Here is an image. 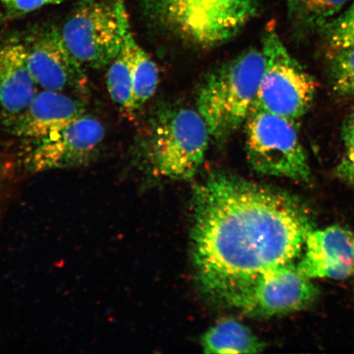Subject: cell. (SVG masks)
Instances as JSON below:
<instances>
[{
	"label": "cell",
	"mask_w": 354,
	"mask_h": 354,
	"mask_svg": "<svg viewBox=\"0 0 354 354\" xmlns=\"http://www.w3.org/2000/svg\"><path fill=\"white\" fill-rule=\"evenodd\" d=\"M192 251L197 279L215 300L261 274L295 263L313 231L297 198L227 172L193 190Z\"/></svg>",
	"instance_id": "6da1fadb"
},
{
	"label": "cell",
	"mask_w": 354,
	"mask_h": 354,
	"mask_svg": "<svg viewBox=\"0 0 354 354\" xmlns=\"http://www.w3.org/2000/svg\"><path fill=\"white\" fill-rule=\"evenodd\" d=\"M211 136L197 110L172 106L159 110L136 143L149 174L158 178L189 180L205 161Z\"/></svg>",
	"instance_id": "7a4b0ae2"
},
{
	"label": "cell",
	"mask_w": 354,
	"mask_h": 354,
	"mask_svg": "<svg viewBox=\"0 0 354 354\" xmlns=\"http://www.w3.org/2000/svg\"><path fill=\"white\" fill-rule=\"evenodd\" d=\"M146 20L194 46L211 48L236 37L259 0H141Z\"/></svg>",
	"instance_id": "3957f363"
},
{
	"label": "cell",
	"mask_w": 354,
	"mask_h": 354,
	"mask_svg": "<svg viewBox=\"0 0 354 354\" xmlns=\"http://www.w3.org/2000/svg\"><path fill=\"white\" fill-rule=\"evenodd\" d=\"M263 71L262 51L251 48L211 73L199 88L197 111L211 139L223 143L245 124Z\"/></svg>",
	"instance_id": "277c9868"
},
{
	"label": "cell",
	"mask_w": 354,
	"mask_h": 354,
	"mask_svg": "<svg viewBox=\"0 0 354 354\" xmlns=\"http://www.w3.org/2000/svg\"><path fill=\"white\" fill-rule=\"evenodd\" d=\"M245 153L251 167L261 175L304 183L312 178L295 121L256 105L245 122Z\"/></svg>",
	"instance_id": "5b68a950"
},
{
	"label": "cell",
	"mask_w": 354,
	"mask_h": 354,
	"mask_svg": "<svg viewBox=\"0 0 354 354\" xmlns=\"http://www.w3.org/2000/svg\"><path fill=\"white\" fill-rule=\"evenodd\" d=\"M263 71L254 105L297 120L308 113L317 92L315 80L287 50L275 30L263 38Z\"/></svg>",
	"instance_id": "8992f818"
},
{
	"label": "cell",
	"mask_w": 354,
	"mask_h": 354,
	"mask_svg": "<svg viewBox=\"0 0 354 354\" xmlns=\"http://www.w3.org/2000/svg\"><path fill=\"white\" fill-rule=\"evenodd\" d=\"M124 0H84L59 28L73 55L86 68H107L121 51Z\"/></svg>",
	"instance_id": "52a82bcc"
},
{
	"label": "cell",
	"mask_w": 354,
	"mask_h": 354,
	"mask_svg": "<svg viewBox=\"0 0 354 354\" xmlns=\"http://www.w3.org/2000/svg\"><path fill=\"white\" fill-rule=\"evenodd\" d=\"M320 292L293 263L280 266L225 292L216 299L254 317H272L307 308Z\"/></svg>",
	"instance_id": "ba28073f"
},
{
	"label": "cell",
	"mask_w": 354,
	"mask_h": 354,
	"mask_svg": "<svg viewBox=\"0 0 354 354\" xmlns=\"http://www.w3.org/2000/svg\"><path fill=\"white\" fill-rule=\"evenodd\" d=\"M21 35L29 69L38 86L78 98L88 94L86 68L66 46L59 28L35 26Z\"/></svg>",
	"instance_id": "9c48e42d"
},
{
	"label": "cell",
	"mask_w": 354,
	"mask_h": 354,
	"mask_svg": "<svg viewBox=\"0 0 354 354\" xmlns=\"http://www.w3.org/2000/svg\"><path fill=\"white\" fill-rule=\"evenodd\" d=\"M104 136L103 123L84 114L55 134L33 141L25 158L26 170L35 174L90 165L98 157Z\"/></svg>",
	"instance_id": "30bf717a"
},
{
	"label": "cell",
	"mask_w": 354,
	"mask_h": 354,
	"mask_svg": "<svg viewBox=\"0 0 354 354\" xmlns=\"http://www.w3.org/2000/svg\"><path fill=\"white\" fill-rule=\"evenodd\" d=\"M86 111L85 103L77 96L43 90L22 112L3 122L12 135L33 142L64 129Z\"/></svg>",
	"instance_id": "8fae6325"
},
{
	"label": "cell",
	"mask_w": 354,
	"mask_h": 354,
	"mask_svg": "<svg viewBox=\"0 0 354 354\" xmlns=\"http://www.w3.org/2000/svg\"><path fill=\"white\" fill-rule=\"evenodd\" d=\"M304 253L297 264L309 279L343 280L354 273L353 238L339 225L313 230L305 242Z\"/></svg>",
	"instance_id": "7c38bea8"
},
{
	"label": "cell",
	"mask_w": 354,
	"mask_h": 354,
	"mask_svg": "<svg viewBox=\"0 0 354 354\" xmlns=\"http://www.w3.org/2000/svg\"><path fill=\"white\" fill-rule=\"evenodd\" d=\"M29 69L21 34L0 39V115L11 118L24 111L37 94Z\"/></svg>",
	"instance_id": "4fadbf2b"
},
{
	"label": "cell",
	"mask_w": 354,
	"mask_h": 354,
	"mask_svg": "<svg viewBox=\"0 0 354 354\" xmlns=\"http://www.w3.org/2000/svg\"><path fill=\"white\" fill-rule=\"evenodd\" d=\"M122 30V46L109 66L107 88L111 99L119 109L128 116H133L136 114L133 92V44L136 38L128 15L124 17Z\"/></svg>",
	"instance_id": "5bb4252c"
},
{
	"label": "cell",
	"mask_w": 354,
	"mask_h": 354,
	"mask_svg": "<svg viewBox=\"0 0 354 354\" xmlns=\"http://www.w3.org/2000/svg\"><path fill=\"white\" fill-rule=\"evenodd\" d=\"M206 353H258L263 343L246 326L227 319L210 327L201 339Z\"/></svg>",
	"instance_id": "9a60e30c"
},
{
	"label": "cell",
	"mask_w": 354,
	"mask_h": 354,
	"mask_svg": "<svg viewBox=\"0 0 354 354\" xmlns=\"http://www.w3.org/2000/svg\"><path fill=\"white\" fill-rule=\"evenodd\" d=\"M351 0H286L293 24L301 30L324 29Z\"/></svg>",
	"instance_id": "2e32d148"
},
{
	"label": "cell",
	"mask_w": 354,
	"mask_h": 354,
	"mask_svg": "<svg viewBox=\"0 0 354 354\" xmlns=\"http://www.w3.org/2000/svg\"><path fill=\"white\" fill-rule=\"evenodd\" d=\"M158 82L156 64L136 39L133 44V92L136 113L152 98L157 91Z\"/></svg>",
	"instance_id": "e0dca14e"
},
{
	"label": "cell",
	"mask_w": 354,
	"mask_h": 354,
	"mask_svg": "<svg viewBox=\"0 0 354 354\" xmlns=\"http://www.w3.org/2000/svg\"><path fill=\"white\" fill-rule=\"evenodd\" d=\"M330 77L335 92L354 95V46L335 51L330 63Z\"/></svg>",
	"instance_id": "ac0fdd59"
},
{
	"label": "cell",
	"mask_w": 354,
	"mask_h": 354,
	"mask_svg": "<svg viewBox=\"0 0 354 354\" xmlns=\"http://www.w3.org/2000/svg\"><path fill=\"white\" fill-rule=\"evenodd\" d=\"M323 32L334 51L354 46V1L342 15L336 16Z\"/></svg>",
	"instance_id": "d6986e66"
},
{
	"label": "cell",
	"mask_w": 354,
	"mask_h": 354,
	"mask_svg": "<svg viewBox=\"0 0 354 354\" xmlns=\"http://www.w3.org/2000/svg\"><path fill=\"white\" fill-rule=\"evenodd\" d=\"M345 153L335 168V175L354 187V133H342Z\"/></svg>",
	"instance_id": "ffe728a7"
},
{
	"label": "cell",
	"mask_w": 354,
	"mask_h": 354,
	"mask_svg": "<svg viewBox=\"0 0 354 354\" xmlns=\"http://www.w3.org/2000/svg\"><path fill=\"white\" fill-rule=\"evenodd\" d=\"M63 0H2L7 16L15 17L28 15L48 4L59 3Z\"/></svg>",
	"instance_id": "44dd1931"
},
{
	"label": "cell",
	"mask_w": 354,
	"mask_h": 354,
	"mask_svg": "<svg viewBox=\"0 0 354 354\" xmlns=\"http://www.w3.org/2000/svg\"><path fill=\"white\" fill-rule=\"evenodd\" d=\"M342 133H354V108L344 123Z\"/></svg>",
	"instance_id": "7402d4cb"
},
{
	"label": "cell",
	"mask_w": 354,
	"mask_h": 354,
	"mask_svg": "<svg viewBox=\"0 0 354 354\" xmlns=\"http://www.w3.org/2000/svg\"><path fill=\"white\" fill-rule=\"evenodd\" d=\"M3 177H4V166H3V162L2 159L0 158V193H1V189L3 187Z\"/></svg>",
	"instance_id": "603a6c76"
},
{
	"label": "cell",
	"mask_w": 354,
	"mask_h": 354,
	"mask_svg": "<svg viewBox=\"0 0 354 354\" xmlns=\"http://www.w3.org/2000/svg\"><path fill=\"white\" fill-rule=\"evenodd\" d=\"M353 252H354V238H353Z\"/></svg>",
	"instance_id": "cb8c5ba5"
}]
</instances>
